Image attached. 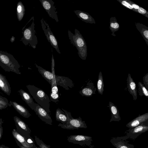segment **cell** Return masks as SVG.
<instances>
[{"mask_svg": "<svg viewBox=\"0 0 148 148\" xmlns=\"http://www.w3.org/2000/svg\"><path fill=\"white\" fill-rule=\"evenodd\" d=\"M147 148H148V147H147Z\"/></svg>", "mask_w": 148, "mask_h": 148, "instance_id": "60d3db41", "label": "cell"}, {"mask_svg": "<svg viewBox=\"0 0 148 148\" xmlns=\"http://www.w3.org/2000/svg\"><path fill=\"white\" fill-rule=\"evenodd\" d=\"M144 85L146 88L148 89V73H147L143 77Z\"/></svg>", "mask_w": 148, "mask_h": 148, "instance_id": "836d02e7", "label": "cell"}, {"mask_svg": "<svg viewBox=\"0 0 148 148\" xmlns=\"http://www.w3.org/2000/svg\"><path fill=\"white\" fill-rule=\"evenodd\" d=\"M18 92L22 99L32 110H34L36 103L34 102L30 94L22 89H20Z\"/></svg>", "mask_w": 148, "mask_h": 148, "instance_id": "e0dca14e", "label": "cell"}, {"mask_svg": "<svg viewBox=\"0 0 148 148\" xmlns=\"http://www.w3.org/2000/svg\"><path fill=\"white\" fill-rule=\"evenodd\" d=\"M59 98L58 94L50 93L49 98L50 101L56 103L59 101L58 99Z\"/></svg>", "mask_w": 148, "mask_h": 148, "instance_id": "1f68e13d", "label": "cell"}, {"mask_svg": "<svg viewBox=\"0 0 148 148\" xmlns=\"http://www.w3.org/2000/svg\"><path fill=\"white\" fill-rule=\"evenodd\" d=\"M135 24L137 29L140 33L147 44L148 45V27L140 23H136Z\"/></svg>", "mask_w": 148, "mask_h": 148, "instance_id": "cb8c5ba5", "label": "cell"}, {"mask_svg": "<svg viewBox=\"0 0 148 148\" xmlns=\"http://www.w3.org/2000/svg\"><path fill=\"white\" fill-rule=\"evenodd\" d=\"M0 104L8 107L9 103L7 98L0 95Z\"/></svg>", "mask_w": 148, "mask_h": 148, "instance_id": "d6a6232c", "label": "cell"}, {"mask_svg": "<svg viewBox=\"0 0 148 148\" xmlns=\"http://www.w3.org/2000/svg\"><path fill=\"white\" fill-rule=\"evenodd\" d=\"M147 120H148V112L141 115L139 114L138 116L128 123L126 125V127L131 129Z\"/></svg>", "mask_w": 148, "mask_h": 148, "instance_id": "9a60e30c", "label": "cell"}, {"mask_svg": "<svg viewBox=\"0 0 148 148\" xmlns=\"http://www.w3.org/2000/svg\"><path fill=\"white\" fill-rule=\"evenodd\" d=\"M12 106L19 114L25 118H28L31 114L28 110L23 106L17 103L10 101L8 106Z\"/></svg>", "mask_w": 148, "mask_h": 148, "instance_id": "5bb4252c", "label": "cell"}, {"mask_svg": "<svg viewBox=\"0 0 148 148\" xmlns=\"http://www.w3.org/2000/svg\"><path fill=\"white\" fill-rule=\"evenodd\" d=\"M108 106L111 114V118L110 122L112 121H120L121 120V118L117 107L111 101L109 102Z\"/></svg>", "mask_w": 148, "mask_h": 148, "instance_id": "7402d4cb", "label": "cell"}, {"mask_svg": "<svg viewBox=\"0 0 148 148\" xmlns=\"http://www.w3.org/2000/svg\"><path fill=\"white\" fill-rule=\"evenodd\" d=\"M74 12L77 17L82 21L87 23H96L94 18L88 13L79 10H74Z\"/></svg>", "mask_w": 148, "mask_h": 148, "instance_id": "ffe728a7", "label": "cell"}, {"mask_svg": "<svg viewBox=\"0 0 148 148\" xmlns=\"http://www.w3.org/2000/svg\"><path fill=\"white\" fill-rule=\"evenodd\" d=\"M104 87L103 75L101 72L100 71L99 74L97 83V89L99 94L103 95L104 90Z\"/></svg>", "mask_w": 148, "mask_h": 148, "instance_id": "f1b7e54d", "label": "cell"}, {"mask_svg": "<svg viewBox=\"0 0 148 148\" xmlns=\"http://www.w3.org/2000/svg\"><path fill=\"white\" fill-rule=\"evenodd\" d=\"M148 130V120L127 131L126 135L128 138L135 139L140 135Z\"/></svg>", "mask_w": 148, "mask_h": 148, "instance_id": "9c48e42d", "label": "cell"}, {"mask_svg": "<svg viewBox=\"0 0 148 148\" xmlns=\"http://www.w3.org/2000/svg\"><path fill=\"white\" fill-rule=\"evenodd\" d=\"M16 131L25 139L31 137V130L28 125L20 118L16 116L13 117Z\"/></svg>", "mask_w": 148, "mask_h": 148, "instance_id": "ba28073f", "label": "cell"}, {"mask_svg": "<svg viewBox=\"0 0 148 148\" xmlns=\"http://www.w3.org/2000/svg\"><path fill=\"white\" fill-rule=\"evenodd\" d=\"M127 82L128 90L133 96V100L135 101L137 98V90L136 84L129 73L128 74Z\"/></svg>", "mask_w": 148, "mask_h": 148, "instance_id": "2e32d148", "label": "cell"}, {"mask_svg": "<svg viewBox=\"0 0 148 148\" xmlns=\"http://www.w3.org/2000/svg\"><path fill=\"white\" fill-rule=\"evenodd\" d=\"M34 137L35 141L37 144L39 146L38 148H51L50 146L45 144L37 136L35 135Z\"/></svg>", "mask_w": 148, "mask_h": 148, "instance_id": "4dcf8cb0", "label": "cell"}, {"mask_svg": "<svg viewBox=\"0 0 148 148\" xmlns=\"http://www.w3.org/2000/svg\"><path fill=\"white\" fill-rule=\"evenodd\" d=\"M52 58H51V72L53 75V78L51 80V90L50 93H58L59 94L57 86V85L55 79V74L54 69L55 61L53 57L52 49Z\"/></svg>", "mask_w": 148, "mask_h": 148, "instance_id": "603a6c76", "label": "cell"}, {"mask_svg": "<svg viewBox=\"0 0 148 148\" xmlns=\"http://www.w3.org/2000/svg\"><path fill=\"white\" fill-rule=\"evenodd\" d=\"M0 148H10L7 146H5L3 145H0Z\"/></svg>", "mask_w": 148, "mask_h": 148, "instance_id": "74e56055", "label": "cell"}, {"mask_svg": "<svg viewBox=\"0 0 148 148\" xmlns=\"http://www.w3.org/2000/svg\"><path fill=\"white\" fill-rule=\"evenodd\" d=\"M0 89L9 96L11 90L9 83L5 77L0 73Z\"/></svg>", "mask_w": 148, "mask_h": 148, "instance_id": "44dd1931", "label": "cell"}, {"mask_svg": "<svg viewBox=\"0 0 148 148\" xmlns=\"http://www.w3.org/2000/svg\"><path fill=\"white\" fill-rule=\"evenodd\" d=\"M34 111L42 121L47 124L52 125V120L50 114L38 104L36 103Z\"/></svg>", "mask_w": 148, "mask_h": 148, "instance_id": "7c38bea8", "label": "cell"}, {"mask_svg": "<svg viewBox=\"0 0 148 148\" xmlns=\"http://www.w3.org/2000/svg\"><path fill=\"white\" fill-rule=\"evenodd\" d=\"M42 7L47 12L49 16L58 22V12L54 4V2L52 0H39Z\"/></svg>", "mask_w": 148, "mask_h": 148, "instance_id": "30bf717a", "label": "cell"}, {"mask_svg": "<svg viewBox=\"0 0 148 148\" xmlns=\"http://www.w3.org/2000/svg\"><path fill=\"white\" fill-rule=\"evenodd\" d=\"M55 79L57 85L62 87L66 90H68L74 86L73 82L68 77L56 75Z\"/></svg>", "mask_w": 148, "mask_h": 148, "instance_id": "4fadbf2b", "label": "cell"}, {"mask_svg": "<svg viewBox=\"0 0 148 148\" xmlns=\"http://www.w3.org/2000/svg\"><path fill=\"white\" fill-rule=\"evenodd\" d=\"M15 40V37L13 36H12V37L11 38L10 40L12 42H13Z\"/></svg>", "mask_w": 148, "mask_h": 148, "instance_id": "f35d334b", "label": "cell"}, {"mask_svg": "<svg viewBox=\"0 0 148 148\" xmlns=\"http://www.w3.org/2000/svg\"><path fill=\"white\" fill-rule=\"evenodd\" d=\"M12 134L14 139L18 141L25 147L27 148H38L35 144H30L27 143L25 138L18 133L15 129L12 130Z\"/></svg>", "mask_w": 148, "mask_h": 148, "instance_id": "ac0fdd59", "label": "cell"}, {"mask_svg": "<svg viewBox=\"0 0 148 148\" xmlns=\"http://www.w3.org/2000/svg\"><path fill=\"white\" fill-rule=\"evenodd\" d=\"M7 107L6 106L0 104V110H2L3 109L6 108Z\"/></svg>", "mask_w": 148, "mask_h": 148, "instance_id": "8d00e7d4", "label": "cell"}, {"mask_svg": "<svg viewBox=\"0 0 148 148\" xmlns=\"http://www.w3.org/2000/svg\"><path fill=\"white\" fill-rule=\"evenodd\" d=\"M34 17L32 16L22 29L23 36L21 41L25 45L36 49L38 43L35 30Z\"/></svg>", "mask_w": 148, "mask_h": 148, "instance_id": "6da1fadb", "label": "cell"}, {"mask_svg": "<svg viewBox=\"0 0 148 148\" xmlns=\"http://www.w3.org/2000/svg\"><path fill=\"white\" fill-rule=\"evenodd\" d=\"M40 22L42 28L48 41L58 53L61 54V52L59 49L57 39L51 31L46 21L42 18L41 19Z\"/></svg>", "mask_w": 148, "mask_h": 148, "instance_id": "8992f818", "label": "cell"}, {"mask_svg": "<svg viewBox=\"0 0 148 148\" xmlns=\"http://www.w3.org/2000/svg\"><path fill=\"white\" fill-rule=\"evenodd\" d=\"M36 67L38 68L39 73L51 85V80L53 78V75L50 71L44 69L41 67L35 64Z\"/></svg>", "mask_w": 148, "mask_h": 148, "instance_id": "d4e9b609", "label": "cell"}, {"mask_svg": "<svg viewBox=\"0 0 148 148\" xmlns=\"http://www.w3.org/2000/svg\"><path fill=\"white\" fill-rule=\"evenodd\" d=\"M56 121L61 122L62 124H65L68 122L66 113L59 108H58L56 110Z\"/></svg>", "mask_w": 148, "mask_h": 148, "instance_id": "484cf974", "label": "cell"}, {"mask_svg": "<svg viewBox=\"0 0 148 148\" xmlns=\"http://www.w3.org/2000/svg\"><path fill=\"white\" fill-rule=\"evenodd\" d=\"M66 113L68 119V122L65 124L59 123L58 126L62 128L67 130H78L79 128H86L87 127L85 121H83L79 116L77 118H74L71 116L70 112L62 108Z\"/></svg>", "mask_w": 148, "mask_h": 148, "instance_id": "5b68a950", "label": "cell"}, {"mask_svg": "<svg viewBox=\"0 0 148 148\" xmlns=\"http://www.w3.org/2000/svg\"><path fill=\"white\" fill-rule=\"evenodd\" d=\"M15 141L17 145L19 147V148H27L23 146L20 143H19L17 140L15 139Z\"/></svg>", "mask_w": 148, "mask_h": 148, "instance_id": "e575fe53", "label": "cell"}, {"mask_svg": "<svg viewBox=\"0 0 148 148\" xmlns=\"http://www.w3.org/2000/svg\"><path fill=\"white\" fill-rule=\"evenodd\" d=\"M0 66L6 72H11L21 75L20 66L17 61L10 54L0 50Z\"/></svg>", "mask_w": 148, "mask_h": 148, "instance_id": "277c9868", "label": "cell"}, {"mask_svg": "<svg viewBox=\"0 0 148 148\" xmlns=\"http://www.w3.org/2000/svg\"><path fill=\"white\" fill-rule=\"evenodd\" d=\"M26 86L35 101L49 114H50V101L48 95L42 90L34 85H27Z\"/></svg>", "mask_w": 148, "mask_h": 148, "instance_id": "3957f363", "label": "cell"}, {"mask_svg": "<svg viewBox=\"0 0 148 148\" xmlns=\"http://www.w3.org/2000/svg\"><path fill=\"white\" fill-rule=\"evenodd\" d=\"M96 90V88L94 86V84L89 82L87 83V86L82 89L79 93L82 96L90 97L92 95L95 94Z\"/></svg>", "mask_w": 148, "mask_h": 148, "instance_id": "d6986e66", "label": "cell"}, {"mask_svg": "<svg viewBox=\"0 0 148 148\" xmlns=\"http://www.w3.org/2000/svg\"><path fill=\"white\" fill-rule=\"evenodd\" d=\"M3 123V119L1 118L0 119V125H2V124Z\"/></svg>", "mask_w": 148, "mask_h": 148, "instance_id": "ab89813d", "label": "cell"}, {"mask_svg": "<svg viewBox=\"0 0 148 148\" xmlns=\"http://www.w3.org/2000/svg\"><path fill=\"white\" fill-rule=\"evenodd\" d=\"M138 86V92L139 95L140 96H144L148 98V91L144 86V84H143L141 82H139Z\"/></svg>", "mask_w": 148, "mask_h": 148, "instance_id": "f546056e", "label": "cell"}, {"mask_svg": "<svg viewBox=\"0 0 148 148\" xmlns=\"http://www.w3.org/2000/svg\"><path fill=\"white\" fill-rule=\"evenodd\" d=\"M110 23L109 28L112 32L111 34L115 36L114 32L119 30L120 26L115 17H112L110 18Z\"/></svg>", "mask_w": 148, "mask_h": 148, "instance_id": "4316f807", "label": "cell"}, {"mask_svg": "<svg viewBox=\"0 0 148 148\" xmlns=\"http://www.w3.org/2000/svg\"><path fill=\"white\" fill-rule=\"evenodd\" d=\"M129 139L126 136L112 138L110 142L116 148H135L134 146L126 141Z\"/></svg>", "mask_w": 148, "mask_h": 148, "instance_id": "8fae6325", "label": "cell"}, {"mask_svg": "<svg viewBox=\"0 0 148 148\" xmlns=\"http://www.w3.org/2000/svg\"><path fill=\"white\" fill-rule=\"evenodd\" d=\"M68 33L70 42L76 48L79 57L82 60H86L87 55V48L86 42L82 35L76 29H75L74 34L69 30H68Z\"/></svg>", "mask_w": 148, "mask_h": 148, "instance_id": "7a4b0ae2", "label": "cell"}, {"mask_svg": "<svg viewBox=\"0 0 148 148\" xmlns=\"http://www.w3.org/2000/svg\"><path fill=\"white\" fill-rule=\"evenodd\" d=\"M25 7L21 1L18 2L17 8V15L18 19L19 21L23 19L25 13Z\"/></svg>", "mask_w": 148, "mask_h": 148, "instance_id": "83f0119b", "label": "cell"}, {"mask_svg": "<svg viewBox=\"0 0 148 148\" xmlns=\"http://www.w3.org/2000/svg\"><path fill=\"white\" fill-rule=\"evenodd\" d=\"M3 130L2 125H0V140L1 139L3 134Z\"/></svg>", "mask_w": 148, "mask_h": 148, "instance_id": "d590c367", "label": "cell"}, {"mask_svg": "<svg viewBox=\"0 0 148 148\" xmlns=\"http://www.w3.org/2000/svg\"><path fill=\"white\" fill-rule=\"evenodd\" d=\"M67 140L70 143L77 144L84 147L88 146L92 148L91 145L92 141L91 137L80 135H71L67 137Z\"/></svg>", "mask_w": 148, "mask_h": 148, "instance_id": "52a82bcc", "label": "cell"}]
</instances>
